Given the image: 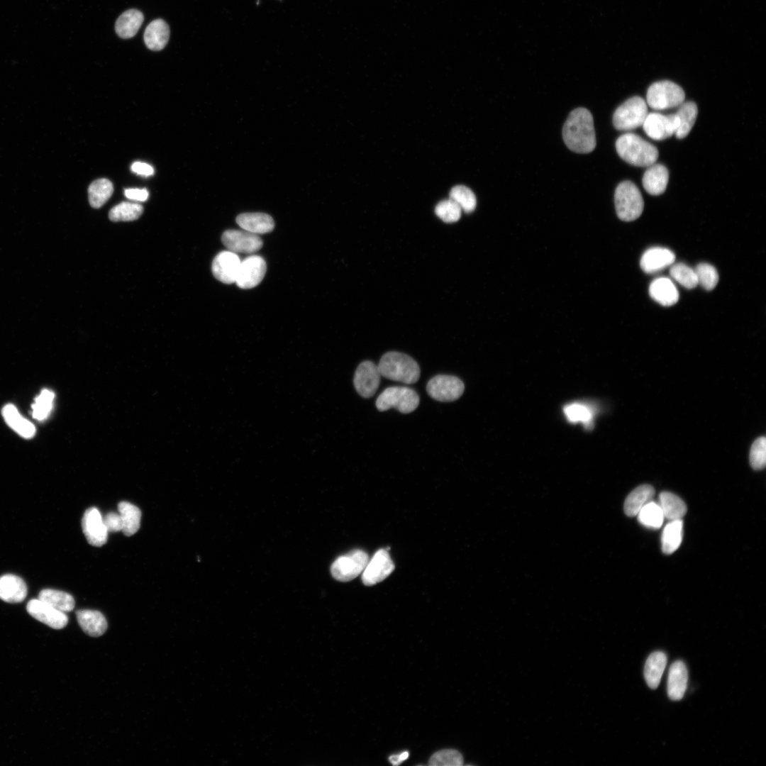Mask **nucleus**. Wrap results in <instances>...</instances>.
I'll list each match as a JSON object with an SVG mask.
<instances>
[{
  "label": "nucleus",
  "instance_id": "1",
  "mask_svg": "<svg viewBox=\"0 0 766 766\" xmlns=\"http://www.w3.org/2000/svg\"><path fill=\"white\" fill-rule=\"evenodd\" d=\"M567 147L577 153H589L596 147V137L592 113L579 107L570 112L562 129Z\"/></svg>",
  "mask_w": 766,
  "mask_h": 766
},
{
  "label": "nucleus",
  "instance_id": "2",
  "mask_svg": "<svg viewBox=\"0 0 766 766\" xmlns=\"http://www.w3.org/2000/svg\"><path fill=\"white\" fill-rule=\"evenodd\" d=\"M616 149L624 161L638 167H648L655 163L659 156L655 145L633 133L619 136L616 141Z\"/></svg>",
  "mask_w": 766,
  "mask_h": 766
},
{
  "label": "nucleus",
  "instance_id": "3",
  "mask_svg": "<svg viewBox=\"0 0 766 766\" xmlns=\"http://www.w3.org/2000/svg\"><path fill=\"white\" fill-rule=\"evenodd\" d=\"M381 376L407 384L416 383L420 377V367L410 356L399 352L384 354L377 365Z\"/></svg>",
  "mask_w": 766,
  "mask_h": 766
},
{
  "label": "nucleus",
  "instance_id": "4",
  "mask_svg": "<svg viewBox=\"0 0 766 766\" xmlns=\"http://www.w3.org/2000/svg\"><path fill=\"white\" fill-rule=\"evenodd\" d=\"M614 202L618 217L624 221L637 219L641 215L644 207L640 190L631 181H623L617 186Z\"/></svg>",
  "mask_w": 766,
  "mask_h": 766
},
{
  "label": "nucleus",
  "instance_id": "5",
  "mask_svg": "<svg viewBox=\"0 0 766 766\" xmlns=\"http://www.w3.org/2000/svg\"><path fill=\"white\" fill-rule=\"evenodd\" d=\"M419 401L415 390L406 387H389L379 395L376 406L379 411L394 408L401 413H409L418 407Z\"/></svg>",
  "mask_w": 766,
  "mask_h": 766
},
{
  "label": "nucleus",
  "instance_id": "6",
  "mask_svg": "<svg viewBox=\"0 0 766 766\" xmlns=\"http://www.w3.org/2000/svg\"><path fill=\"white\" fill-rule=\"evenodd\" d=\"M685 98L682 87L671 81H660L652 84L646 94V104L655 110H664L679 106Z\"/></svg>",
  "mask_w": 766,
  "mask_h": 766
},
{
  "label": "nucleus",
  "instance_id": "7",
  "mask_svg": "<svg viewBox=\"0 0 766 766\" xmlns=\"http://www.w3.org/2000/svg\"><path fill=\"white\" fill-rule=\"evenodd\" d=\"M648 113L646 101L640 96H633L614 111L613 124L618 131H631L641 126Z\"/></svg>",
  "mask_w": 766,
  "mask_h": 766
},
{
  "label": "nucleus",
  "instance_id": "8",
  "mask_svg": "<svg viewBox=\"0 0 766 766\" xmlns=\"http://www.w3.org/2000/svg\"><path fill=\"white\" fill-rule=\"evenodd\" d=\"M369 560L366 552L355 550L340 556L333 562L331 567V574L338 581H350L362 572Z\"/></svg>",
  "mask_w": 766,
  "mask_h": 766
},
{
  "label": "nucleus",
  "instance_id": "9",
  "mask_svg": "<svg viewBox=\"0 0 766 766\" xmlns=\"http://www.w3.org/2000/svg\"><path fill=\"white\" fill-rule=\"evenodd\" d=\"M464 389L465 385L462 381L452 375H436L431 378L426 385V391L429 396L443 402L458 399L463 394Z\"/></svg>",
  "mask_w": 766,
  "mask_h": 766
},
{
  "label": "nucleus",
  "instance_id": "10",
  "mask_svg": "<svg viewBox=\"0 0 766 766\" xmlns=\"http://www.w3.org/2000/svg\"><path fill=\"white\" fill-rule=\"evenodd\" d=\"M642 126L650 138L663 140L675 134L679 121L675 113L663 115L654 112L648 113Z\"/></svg>",
  "mask_w": 766,
  "mask_h": 766
},
{
  "label": "nucleus",
  "instance_id": "11",
  "mask_svg": "<svg viewBox=\"0 0 766 766\" xmlns=\"http://www.w3.org/2000/svg\"><path fill=\"white\" fill-rule=\"evenodd\" d=\"M394 570V564L387 549L377 550L369 560L362 574V582L372 586L386 579Z\"/></svg>",
  "mask_w": 766,
  "mask_h": 766
},
{
  "label": "nucleus",
  "instance_id": "12",
  "mask_svg": "<svg viewBox=\"0 0 766 766\" xmlns=\"http://www.w3.org/2000/svg\"><path fill=\"white\" fill-rule=\"evenodd\" d=\"M381 374L378 366L372 361L361 362L357 367L353 383L357 393L364 398L372 397L380 384Z\"/></svg>",
  "mask_w": 766,
  "mask_h": 766
},
{
  "label": "nucleus",
  "instance_id": "13",
  "mask_svg": "<svg viewBox=\"0 0 766 766\" xmlns=\"http://www.w3.org/2000/svg\"><path fill=\"white\" fill-rule=\"evenodd\" d=\"M265 260L259 255L247 257L240 262L235 283L241 289H251L258 285L266 272Z\"/></svg>",
  "mask_w": 766,
  "mask_h": 766
},
{
  "label": "nucleus",
  "instance_id": "14",
  "mask_svg": "<svg viewBox=\"0 0 766 766\" xmlns=\"http://www.w3.org/2000/svg\"><path fill=\"white\" fill-rule=\"evenodd\" d=\"M82 528L90 545L101 547L106 543L109 532L103 517L96 507H90L85 511L82 518Z\"/></svg>",
  "mask_w": 766,
  "mask_h": 766
},
{
  "label": "nucleus",
  "instance_id": "15",
  "mask_svg": "<svg viewBox=\"0 0 766 766\" xmlns=\"http://www.w3.org/2000/svg\"><path fill=\"white\" fill-rule=\"evenodd\" d=\"M223 245L233 252L252 253L262 246V239L245 230H227L222 235Z\"/></svg>",
  "mask_w": 766,
  "mask_h": 766
},
{
  "label": "nucleus",
  "instance_id": "16",
  "mask_svg": "<svg viewBox=\"0 0 766 766\" xmlns=\"http://www.w3.org/2000/svg\"><path fill=\"white\" fill-rule=\"evenodd\" d=\"M28 613L36 620L54 629H62L68 623V616L40 599H30L26 606Z\"/></svg>",
  "mask_w": 766,
  "mask_h": 766
},
{
  "label": "nucleus",
  "instance_id": "17",
  "mask_svg": "<svg viewBox=\"0 0 766 766\" xmlns=\"http://www.w3.org/2000/svg\"><path fill=\"white\" fill-rule=\"evenodd\" d=\"M240 262V257L235 252L230 250L222 251L213 260L212 273L220 282L233 284L235 282Z\"/></svg>",
  "mask_w": 766,
  "mask_h": 766
},
{
  "label": "nucleus",
  "instance_id": "18",
  "mask_svg": "<svg viewBox=\"0 0 766 766\" xmlns=\"http://www.w3.org/2000/svg\"><path fill=\"white\" fill-rule=\"evenodd\" d=\"M675 255L670 250L653 247L648 249L642 255L640 265L646 273H655L672 265Z\"/></svg>",
  "mask_w": 766,
  "mask_h": 766
},
{
  "label": "nucleus",
  "instance_id": "19",
  "mask_svg": "<svg viewBox=\"0 0 766 766\" xmlns=\"http://www.w3.org/2000/svg\"><path fill=\"white\" fill-rule=\"evenodd\" d=\"M688 672L682 660L674 662L669 670L667 677V695L671 700H681L687 686Z\"/></svg>",
  "mask_w": 766,
  "mask_h": 766
},
{
  "label": "nucleus",
  "instance_id": "20",
  "mask_svg": "<svg viewBox=\"0 0 766 766\" xmlns=\"http://www.w3.org/2000/svg\"><path fill=\"white\" fill-rule=\"evenodd\" d=\"M27 586L20 577L6 574L0 577V599L8 603L23 601L27 595Z\"/></svg>",
  "mask_w": 766,
  "mask_h": 766
},
{
  "label": "nucleus",
  "instance_id": "21",
  "mask_svg": "<svg viewBox=\"0 0 766 766\" xmlns=\"http://www.w3.org/2000/svg\"><path fill=\"white\" fill-rule=\"evenodd\" d=\"M669 172L662 164H653L648 167L643 177V185L645 190L651 195L662 194L667 187Z\"/></svg>",
  "mask_w": 766,
  "mask_h": 766
},
{
  "label": "nucleus",
  "instance_id": "22",
  "mask_svg": "<svg viewBox=\"0 0 766 766\" xmlns=\"http://www.w3.org/2000/svg\"><path fill=\"white\" fill-rule=\"evenodd\" d=\"M236 222L243 230L255 234L269 233L274 227L273 218L264 213H243L237 216Z\"/></svg>",
  "mask_w": 766,
  "mask_h": 766
},
{
  "label": "nucleus",
  "instance_id": "23",
  "mask_svg": "<svg viewBox=\"0 0 766 766\" xmlns=\"http://www.w3.org/2000/svg\"><path fill=\"white\" fill-rule=\"evenodd\" d=\"M76 616L80 627L89 636L99 637L106 631V618L98 611L81 609L76 611Z\"/></svg>",
  "mask_w": 766,
  "mask_h": 766
},
{
  "label": "nucleus",
  "instance_id": "24",
  "mask_svg": "<svg viewBox=\"0 0 766 766\" xmlns=\"http://www.w3.org/2000/svg\"><path fill=\"white\" fill-rule=\"evenodd\" d=\"M650 296L660 304L670 306L679 299V292L673 282L667 277L653 280L649 287Z\"/></svg>",
  "mask_w": 766,
  "mask_h": 766
},
{
  "label": "nucleus",
  "instance_id": "25",
  "mask_svg": "<svg viewBox=\"0 0 766 766\" xmlns=\"http://www.w3.org/2000/svg\"><path fill=\"white\" fill-rule=\"evenodd\" d=\"M170 38V28L162 19L152 21L144 32V42L148 48L152 50H161L167 45Z\"/></svg>",
  "mask_w": 766,
  "mask_h": 766
},
{
  "label": "nucleus",
  "instance_id": "26",
  "mask_svg": "<svg viewBox=\"0 0 766 766\" xmlns=\"http://www.w3.org/2000/svg\"><path fill=\"white\" fill-rule=\"evenodd\" d=\"M667 661V655L662 651L652 653L647 658L644 667V677L650 689H655L658 687Z\"/></svg>",
  "mask_w": 766,
  "mask_h": 766
},
{
  "label": "nucleus",
  "instance_id": "27",
  "mask_svg": "<svg viewBox=\"0 0 766 766\" xmlns=\"http://www.w3.org/2000/svg\"><path fill=\"white\" fill-rule=\"evenodd\" d=\"M143 20V14L140 11L136 9L127 10L116 21V33L121 38H131L137 33Z\"/></svg>",
  "mask_w": 766,
  "mask_h": 766
},
{
  "label": "nucleus",
  "instance_id": "28",
  "mask_svg": "<svg viewBox=\"0 0 766 766\" xmlns=\"http://www.w3.org/2000/svg\"><path fill=\"white\" fill-rule=\"evenodd\" d=\"M655 494L654 488L649 484L640 485L626 497L624 502L625 514L631 517L637 516L641 508L650 501Z\"/></svg>",
  "mask_w": 766,
  "mask_h": 766
},
{
  "label": "nucleus",
  "instance_id": "29",
  "mask_svg": "<svg viewBox=\"0 0 766 766\" xmlns=\"http://www.w3.org/2000/svg\"><path fill=\"white\" fill-rule=\"evenodd\" d=\"M118 510L122 521V532L131 536L140 528L141 511L138 507L128 501H121Z\"/></svg>",
  "mask_w": 766,
  "mask_h": 766
},
{
  "label": "nucleus",
  "instance_id": "30",
  "mask_svg": "<svg viewBox=\"0 0 766 766\" xmlns=\"http://www.w3.org/2000/svg\"><path fill=\"white\" fill-rule=\"evenodd\" d=\"M683 535L682 519L672 520L665 526L661 538L662 550L665 554H672L679 547Z\"/></svg>",
  "mask_w": 766,
  "mask_h": 766
},
{
  "label": "nucleus",
  "instance_id": "31",
  "mask_svg": "<svg viewBox=\"0 0 766 766\" xmlns=\"http://www.w3.org/2000/svg\"><path fill=\"white\" fill-rule=\"evenodd\" d=\"M2 414L7 424L21 436L29 438L35 435V428L33 424L23 418L13 405H6L2 410Z\"/></svg>",
  "mask_w": 766,
  "mask_h": 766
},
{
  "label": "nucleus",
  "instance_id": "32",
  "mask_svg": "<svg viewBox=\"0 0 766 766\" xmlns=\"http://www.w3.org/2000/svg\"><path fill=\"white\" fill-rule=\"evenodd\" d=\"M679 121V126L675 133V136L682 139L688 135L696 121L698 114L696 104L693 101L683 102L679 106L675 113Z\"/></svg>",
  "mask_w": 766,
  "mask_h": 766
},
{
  "label": "nucleus",
  "instance_id": "33",
  "mask_svg": "<svg viewBox=\"0 0 766 766\" xmlns=\"http://www.w3.org/2000/svg\"><path fill=\"white\" fill-rule=\"evenodd\" d=\"M659 501L665 518L670 521L682 519L687 513L685 503L678 496L671 492H661Z\"/></svg>",
  "mask_w": 766,
  "mask_h": 766
},
{
  "label": "nucleus",
  "instance_id": "34",
  "mask_svg": "<svg viewBox=\"0 0 766 766\" xmlns=\"http://www.w3.org/2000/svg\"><path fill=\"white\" fill-rule=\"evenodd\" d=\"M38 599L65 613L72 611L75 604L71 594L52 589L41 590L38 594Z\"/></svg>",
  "mask_w": 766,
  "mask_h": 766
},
{
  "label": "nucleus",
  "instance_id": "35",
  "mask_svg": "<svg viewBox=\"0 0 766 766\" xmlns=\"http://www.w3.org/2000/svg\"><path fill=\"white\" fill-rule=\"evenodd\" d=\"M113 192V184L108 179L101 178L94 181L88 189L90 205L93 208H100L109 200Z\"/></svg>",
  "mask_w": 766,
  "mask_h": 766
},
{
  "label": "nucleus",
  "instance_id": "36",
  "mask_svg": "<svg viewBox=\"0 0 766 766\" xmlns=\"http://www.w3.org/2000/svg\"><path fill=\"white\" fill-rule=\"evenodd\" d=\"M638 521L644 526L650 528H659L662 526L665 516L659 504L650 500L646 503L637 514Z\"/></svg>",
  "mask_w": 766,
  "mask_h": 766
},
{
  "label": "nucleus",
  "instance_id": "37",
  "mask_svg": "<svg viewBox=\"0 0 766 766\" xmlns=\"http://www.w3.org/2000/svg\"><path fill=\"white\" fill-rule=\"evenodd\" d=\"M143 212L142 205L132 202H121L109 211V217L113 221H131L138 219Z\"/></svg>",
  "mask_w": 766,
  "mask_h": 766
},
{
  "label": "nucleus",
  "instance_id": "38",
  "mask_svg": "<svg viewBox=\"0 0 766 766\" xmlns=\"http://www.w3.org/2000/svg\"><path fill=\"white\" fill-rule=\"evenodd\" d=\"M450 199L457 203L465 213L472 212L476 207L477 199L473 192L464 185H457L452 188Z\"/></svg>",
  "mask_w": 766,
  "mask_h": 766
},
{
  "label": "nucleus",
  "instance_id": "39",
  "mask_svg": "<svg viewBox=\"0 0 766 766\" xmlns=\"http://www.w3.org/2000/svg\"><path fill=\"white\" fill-rule=\"evenodd\" d=\"M671 277L679 284L687 289H693L698 284L694 270L684 263H677L670 270Z\"/></svg>",
  "mask_w": 766,
  "mask_h": 766
},
{
  "label": "nucleus",
  "instance_id": "40",
  "mask_svg": "<svg viewBox=\"0 0 766 766\" xmlns=\"http://www.w3.org/2000/svg\"><path fill=\"white\" fill-rule=\"evenodd\" d=\"M698 284L706 290L714 289L718 282V274L716 268L708 263H700L694 269Z\"/></svg>",
  "mask_w": 766,
  "mask_h": 766
},
{
  "label": "nucleus",
  "instance_id": "41",
  "mask_svg": "<svg viewBox=\"0 0 766 766\" xmlns=\"http://www.w3.org/2000/svg\"><path fill=\"white\" fill-rule=\"evenodd\" d=\"M463 757L460 752L453 749H445L435 753L429 759L431 766H461Z\"/></svg>",
  "mask_w": 766,
  "mask_h": 766
},
{
  "label": "nucleus",
  "instance_id": "42",
  "mask_svg": "<svg viewBox=\"0 0 766 766\" xmlns=\"http://www.w3.org/2000/svg\"><path fill=\"white\" fill-rule=\"evenodd\" d=\"M460 206L450 199L440 201L435 208V213L443 221L454 223L461 216Z\"/></svg>",
  "mask_w": 766,
  "mask_h": 766
},
{
  "label": "nucleus",
  "instance_id": "43",
  "mask_svg": "<svg viewBox=\"0 0 766 766\" xmlns=\"http://www.w3.org/2000/svg\"><path fill=\"white\" fill-rule=\"evenodd\" d=\"M53 399L54 394L51 391L43 390L32 406L33 416L39 421L46 418L51 411Z\"/></svg>",
  "mask_w": 766,
  "mask_h": 766
},
{
  "label": "nucleus",
  "instance_id": "44",
  "mask_svg": "<svg viewBox=\"0 0 766 766\" xmlns=\"http://www.w3.org/2000/svg\"><path fill=\"white\" fill-rule=\"evenodd\" d=\"M750 463L754 470H762L766 463L765 437L757 438L752 444L750 451Z\"/></svg>",
  "mask_w": 766,
  "mask_h": 766
},
{
  "label": "nucleus",
  "instance_id": "45",
  "mask_svg": "<svg viewBox=\"0 0 766 766\" xmlns=\"http://www.w3.org/2000/svg\"><path fill=\"white\" fill-rule=\"evenodd\" d=\"M564 413L567 420L572 423L582 422L589 425L592 421V411L586 406L574 403L564 407Z\"/></svg>",
  "mask_w": 766,
  "mask_h": 766
},
{
  "label": "nucleus",
  "instance_id": "46",
  "mask_svg": "<svg viewBox=\"0 0 766 766\" xmlns=\"http://www.w3.org/2000/svg\"><path fill=\"white\" fill-rule=\"evenodd\" d=\"M103 520L109 533L122 531L123 525L119 514L109 512L103 517Z\"/></svg>",
  "mask_w": 766,
  "mask_h": 766
},
{
  "label": "nucleus",
  "instance_id": "47",
  "mask_svg": "<svg viewBox=\"0 0 766 766\" xmlns=\"http://www.w3.org/2000/svg\"><path fill=\"white\" fill-rule=\"evenodd\" d=\"M124 194L128 199L138 201H145L149 196L146 189H126Z\"/></svg>",
  "mask_w": 766,
  "mask_h": 766
},
{
  "label": "nucleus",
  "instance_id": "48",
  "mask_svg": "<svg viewBox=\"0 0 766 766\" xmlns=\"http://www.w3.org/2000/svg\"><path fill=\"white\" fill-rule=\"evenodd\" d=\"M131 169L134 173L149 177L154 174V168L149 164L142 162H135L131 165Z\"/></svg>",
  "mask_w": 766,
  "mask_h": 766
},
{
  "label": "nucleus",
  "instance_id": "49",
  "mask_svg": "<svg viewBox=\"0 0 766 766\" xmlns=\"http://www.w3.org/2000/svg\"><path fill=\"white\" fill-rule=\"evenodd\" d=\"M409 756L408 751H404L399 754L392 755L389 757V761L394 765H398Z\"/></svg>",
  "mask_w": 766,
  "mask_h": 766
}]
</instances>
